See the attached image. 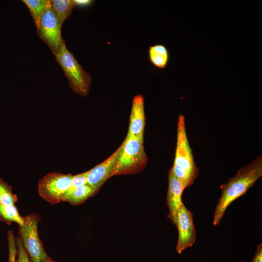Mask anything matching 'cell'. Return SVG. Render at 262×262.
<instances>
[{"mask_svg": "<svg viewBox=\"0 0 262 262\" xmlns=\"http://www.w3.org/2000/svg\"><path fill=\"white\" fill-rule=\"evenodd\" d=\"M262 176V158L259 156L241 168L227 183L220 185L221 196L214 213L213 225L220 224L228 207L235 199L245 195Z\"/></svg>", "mask_w": 262, "mask_h": 262, "instance_id": "obj_1", "label": "cell"}, {"mask_svg": "<svg viewBox=\"0 0 262 262\" xmlns=\"http://www.w3.org/2000/svg\"><path fill=\"white\" fill-rule=\"evenodd\" d=\"M169 171L180 181L185 189L194 182L199 173L188 140L185 117L181 114L179 116L178 120L174 164Z\"/></svg>", "mask_w": 262, "mask_h": 262, "instance_id": "obj_2", "label": "cell"}, {"mask_svg": "<svg viewBox=\"0 0 262 262\" xmlns=\"http://www.w3.org/2000/svg\"><path fill=\"white\" fill-rule=\"evenodd\" d=\"M120 147V152L112 177L136 173L146 166L147 157L143 142L136 138L127 136Z\"/></svg>", "mask_w": 262, "mask_h": 262, "instance_id": "obj_3", "label": "cell"}, {"mask_svg": "<svg viewBox=\"0 0 262 262\" xmlns=\"http://www.w3.org/2000/svg\"><path fill=\"white\" fill-rule=\"evenodd\" d=\"M54 55L73 91L81 96H87L92 82L91 76L83 69L73 54L67 49L65 42Z\"/></svg>", "mask_w": 262, "mask_h": 262, "instance_id": "obj_4", "label": "cell"}, {"mask_svg": "<svg viewBox=\"0 0 262 262\" xmlns=\"http://www.w3.org/2000/svg\"><path fill=\"white\" fill-rule=\"evenodd\" d=\"M24 218V224L19 227V233L23 246L32 262H41L49 257L47 254L38 232L40 216L32 213Z\"/></svg>", "mask_w": 262, "mask_h": 262, "instance_id": "obj_5", "label": "cell"}, {"mask_svg": "<svg viewBox=\"0 0 262 262\" xmlns=\"http://www.w3.org/2000/svg\"><path fill=\"white\" fill-rule=\"evenodd\" d=\"M73 176L58 172L49 173L43 177L38 183V192L45 201L52 204L63 201L69 188Z\"/></svg>", "mask_w": 262, "mask_h": 262, "instance_id": "obj_6", "label": "cell"}, {"mask_svg": "<svg viewBox=\"0 0 262 262\" xmlns=\"http://www.w3.org/2000/svg\"><path fill=\"white\" fill-rule=\"evenodd\" d=\"M62 24L50 8L42 16L37 29L38 35L49 46L54 55L65 42L61 35Z\"/></svg>", "mask_w": 262, "mask_h": 262, "instance_id": "obj_7", "label": "cell"}, {"mask_svg": "<svg viewBox=\"0 0 262 262\" xmlns=\"http://www.w3.org/2000/svg\"><path fill=\"white\" fill-rule=\"evenodd\" d=\"M193 214L182 203L177 214L176 223L178 230V240L176 250L179 254L194 245L196 231L193 220Z\"/></svg>", "mask_w": 262, "mask_h": 262, "instance_id": "obj_8", "label": "cell"}, {"mask_svg": "<svg viewBox=\"0 0 262 262\" xmlns=\"http://www.w3.org/2000/svg\"><path fill=\"white\" fill-rule=\"evenodd\" d=\"M120 150V147L104 161L88 171L87 183L96 194L105 181L112 177Z\"/></svg>", "mask_w": 262, "mask_h": 262, "instance_id": "obj_9", "label": "cell"}, {"mask_svg": "<svg viewBox=\"0 0 262 262\" xmlns=\"http://www.w3.org/2000/svg\"><path fill=\"white\" fill-rule=\"evenodd\" d=\"M127 136H131L143 142L145 125L144 98L141 95L134 96Z\"/></svg>", "mask_w": 262, "mask_h": 262, "instance_id": "obj_10", "label": "cell"}, {"mask_svg": "<svg viewBox=\"0 0 262 262\" xmlns=\"http://www.w3.org/2000/svg\"><path fill=\"white\" fill-rule=\"evenodd\" d=\"M184 189L185 188L180 181L169 171L166 203L169 211L168 217L175 225L177 212L180 206L183 203L181 197Z\"/></svg>", "mask_w": 262, "mask_h": 262, "instance_id": "obj_11", "label": "cell"}, {"mask_svg": "<svg viewBox=\"0 0 262 262\" xmlns=\"http://www.w3.org/2000/svg\"><path fill=\"white\" fill-rule=\"evenodd\" d=\"M148 57L154 67L162 69L167 66L170 56L169 50L164 45L156 44L149 47Z\"/></svg>", "mask_w": 262, "mask_h": 262, "instance_id": "obj_12", "label": "cell"}, {"mask_svg": "<svg viewBox=\"0 0 262 262\" xmlns=\"http://www.w3.org/2000/svg\"><path fill=\"white\" fill-rule=\"evenodd\" d=\"M29 9L36 29L39 27L41 17L45 12L51 8L49 0H23Z\"/></svg>", "mask_w": 262, "mask_h": 262, "instance_id": "obj_13", "label": "cell"}, {"mask_svg": "<svg viewBox=\"0 0 262 262\" xmlns=\"http://www.w3.org/2000/svg\"><path fill=\"white\" fill-rule=\"evenodd\" d=\"M96 194L93 188L87 183L74 190L71 194L64 197L63 201H66L72 205H77L84 202L87 198Z\"/></svg>", "mask_w": 262, "mask_h": 262, "instance_id": "obj_14", "label": "cell"}, {"mask_svg": "<svg viewBox=\"0 0 262 262\" xmlns=\"http://www.w3.org/2000/svg\"><path fill=\"white\" fill-rule=\"evenodd\" d=\"M75 6L73 0H51V8L62 23L70 16Z\"/></svg>", "mask_w": 262, "mask_h": 262, "instance_id": "obj_15", "label": "cell"}, {"mask_svg": "<svg viewBox=\"0 0 262 262\" xmlns=\"http://www.w3.org/2000/svg\"><path fill=\"white\" fill-rule=\"evenodd\" d=\"M0 221L7 224L15 222L18 224L19 227H22L24 224V218L19 214L15 205L0 204Z\"/></svg>", "mask_w": 262, "mask_h": 262, "instance_id": "obj_16", "label": "cell"}, {"mask_svg": "<svg viewBox=\"0 0 262 262\" xmlns=\"http://www.w3.org/2000/svg\"><path fill=\"white\" fill-rule=\"evenodd\" d=\"M17 200V196L13 193L11 187L0 177V204L15 205Z\"/></svg>", "mask_w": 262, "mask_h": 262, "instance_id": "obj_17", "label": "cell"}, {"mask_svg": "<svg viewBox=\"0 0 262 262\" xmlns=\"http://www.w3.org/2000/svg\"><path fill=\"white\" fill-rule=\"evenodd\" d=\"M87 174L88 171L73 176L71 184L66 192L63 198L71 194L76 189L86 184Z\"/></svg>", "mask_w": 262, "mask_h": 262, "instance_id": "obj_18", "label": "cell"}, {"mask_svg": "<svg viewBox=\"0 0 262 262\" xmlns=\"http://www.w3.org/2000/svg\"><path fill=\"white\" fill-rule=\"evenodd\" d=\"M9 262H17L16 257L17 256V247L16 238L14 237L12 230H9L7 235Z\"/></svg>", "mask_w": 262, "mask_h": 262, "instance_id": "obj_19", "label": "cell"}, {"mask_svg": "<svg viewBox=\"0 0 262 262\" xmlns=\"http://www.w3.org/2000/svg\"><path fill=\"white\" fill-rule=\"evenodd\" d=\"M16 242L17 247V262H32L23 246L20 237L16 238Z\"/></svg>", "mask_w": 262, "mask_h": 262, "instance_id": "obj_20", "label": "cell"}, {"mask_svg": "<svg viewBox=\"0 0 262 262\" xmlns=\"http://www.w3.org/2000/svg\"><path fill=\"white\" fill-rule=\"evenodd\" d=\"M251 262H262V244L257 246L254 258Z\"/></svg>", "mask_w": 262, "mask_h": 262, "instance_id": "obj_21", "label": "cell"}, {"mask_svg": "<svg viewBox=\"0 0 262 262\" xmlns=\"http://www.w3.org/2000/svg\"><path fill=\"white\" fill-rule=\"evenodd\" d=\"M75 6L80 7H87L91 5L93 2L91 0H73Z\"/></svg>", "mask_w": 262, "mask_h": 262, "instance_id": "obj_22", "label": "cell"}, {"mask_svg": "<svg viewBox=\"0 0 262 262\" xmlns=\"http://www.w3.org/2000/svg\"><path fill=\"white\" fill-rule=\"evenodd\" d=\"M41 262H55L54 261L51 260L49 257L47 259H46Z\"/></svg>", "mask_w": 262, "mask_h": 262, "instance_id": "obj_23", "label": "cell"}]
</instances>
